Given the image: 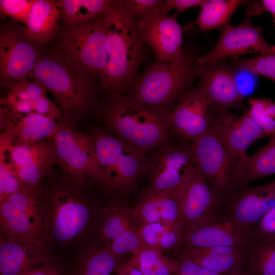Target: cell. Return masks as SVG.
<instances>
[{
  "label": "cell",
  "instance_id": "f35d334b",
  "mask_svg": "<svg viewBox=\"0 0 275 275\" xmlns=\"http://www.w3.org/2000/svg\"><path fill=\"white\" fill-rule=\"evenodd\" d=\"M50 143V141H44L34 144H12L8 149V153L14 169L26 163L45 149Z\"/></svg>",
  "mask_w": 275,
  "mask_h": 275
},
{
  "label": "cell",
  "instance_id": "8fae6325",
  "mask_svg": "<svg viewBox=\"0 0 275 275\" xmlns=\"http://www.w3.org/2000/svg\"><path fill=\"white\" fill-rule=\"evenodd\" d=\"M196 169L193 143L188 145L169 141L148 155V189L157 192L178 187Z\"/></svg>",
  "mask_w": 275,
  "mask_h": 275
},
{
  "label": "cell",
  "instance_id": "2e32d148",
  "mask_svg": "<svg viewBox=\"0 0 275 275\" xmlns=\"http://www.w3.org/2000/svg\"><path fill=\"white\" fill-rule=\"evenodd\" d=\"M263 29L245 18L237 26L226 25L214 47L198 60L201 64L214 63L229 57L248 53L262 55L275 52V45L268 44L262 35Z\"/></svg>",
  "mask_w": 275,
  "mask_h": 275
},
{
  "label": "cell",
  "instance_id": "60d3db41",
  "mask_svg": "<svg viewBox=\"0 0 275 275\" xmlns=\"http://www.w3.org/2000/svg\"><path fill=\"white\" fill-rule=\"evenodd\" d=\"M118 3L134 20L143 18L157 11L161 10L164 1L160 0H122Z\"/></svg>",
  "mask_w": 275,
  "mask_h": 275
},
{
  "label": "cell",
  "instance_id": "9c48e42d",
  "mask_svg": "<svg viewBox=\"0 0 275 275\" xmlns=\"http://www.w3.org/2000/svg\"><path fill=\"white\" fill-rule=\"evenodd\" d=\"M51 143L57 166L67 177L80 183L88 177L105 186L91 134L62 122Z\"/></svg>",
  "mask_w": 275,
  "mask_h": 275
},
{
  "label": "cell",
  "instance_id": "ee69618b",
  "mask_svg": "<svg viewBox=\"0 0 275 275\" xmlns=\"http://www.w3.org/2000/svg\"><path fill=\"white\" fill-rule=\"evenodd\" d=\"M34 113L49 119L62 122V111L46 96L38 98L33 101Z\"/></svg>",
  "mask_w": 275,
  "mask_h": 275
},
{
  "label": "cell",
  "instance_id": "4dcf8cb0",
  "mask_svg": "<svg viewBox=\"0 0 275 275\" xmlns=\"http://www.w3.org/2000/svg\"><path fill=\"white\" fill-rule=\"evenodd\" d=\"M131 208L117 202H112L105 209L100 232V239L107 246L132 224Z\"/></svg>",
  "mask_w": 275,
  "mask_h": 275
},
{
  "label": "cell",
  "instance_id": "836d02e7",
  "mask_svg": "<svg viewBox=\"0 0 275 275\" xmlns=\"http://www.w3.org/2000/svg\"><path fill=\"white\" fill-rule=\"evenodd\" d=\"M247 114L265 133L266 137L275 135V102L264 98H250Z\"/></svg>",
  "mask_w": 275,
  "mask_h": 275
},
{
  "label": "cell",
  "instance_id": "4316f807",
  "mask_svg": "<svg viewBox=\"0 0 275 275\" xmlns=\"http://www.w3.org/2000/svg\"><path fill=\"white\" fill-rule=\"evenodd\" d=\"M243 0H205L195 24L202 32L223 28L240 6L248 4Z\"/></svg>",
  "mask_w": 275,
  "mask_h": 275
},
{
  "label": "cell",
  "instance_id": "7402d4cb",
  "mask_svg": "<svg viewBox=\"0 0 275 275\" xmlns=\"http://www.w3.org/2000/svg\"><path fill=\"white\" fill-rule=\"evenodd\" d=\"M251 247L183 248L180 257L223 275H238L248 264Z\"/></svg>",
  "mask_w": 275,
  "mask_h": 275
},
{
  "label": "cell",
  "instance_id": "d6986e66",
  "mask_svg": "<svg viewBox=\"0 0 275 275\" xmlns=\"http://www.w3.org/2000/svg\"><path fill=\"white\" fill-rule=\"evenodd\" d=\"M212 114L211 127L238 163L247 157V149L254 142L266 137L247 113L242 116L228 112Z\"/></svg>",
  "mask_w": 275,
  "mask_h": 275
},
{
  "label": "cell",
  "instance_id": "1f68e13d",
  "mask_svg": "<svg viewBox=\"0 0 275 275\" xmlns=\"http://www.w3.org/2000/svg\"><path fill=\"white\" fill-rule=\"evenodd\" d=\"M256 275H275V239L255 242L249 258Z\"/></svg>",
  "mask_w": 275,
  "mask_h": 275
},
{
  "label": "cell",
  "instance_id": "7bdbcfd3",
  "mask_svg": "<svg viewBox=\"0 0 275 275\" xmlns=\"http://www.w3.org/2000/svg\"><path fill=\"white\" fill-rule=\"evenodd\" d=\"M167 222L160 221L142 226L139 233L145 246L157 250L164 234Z\"/></svg>",
  "mask_w": 275,
  "mask_h": 275
},
{
  "label": "cell",
  "instance_id": "7c38bea8",
  "mask_svg": "<svg viewBox=\"0 0 275 275\" xmlns=\"http://www.w3.org/2000/svg\"><path fill=\"white\" fill-rule=\"evenodd\" d=\"M193 150L196 168L223 200L230 193L238 162L211 127L193 142Z\"/></svg>",
  "mask_w": 275,
  "mask_h": 275
},
{
  "label": "cell",
  "instance_id": "cb8c5ba5",
  "mask_svg": "<svg viewBox=\"0 0 275 275\" xmlns=\"http://www.w3.org/2000/svg\"><path fill=\"white\" fill-rule=\"evenodd\" d=\"M60 17L56 1L35 0L25 25L27 32L38 43H46L58 32Z\"/></svg>",
  "mask_w": 275,
  "mask_h": 275
},
{
  "label": "cell",
  "instance_id": "d590c367",
  "mask_svg": "<svg viewBox=\"0 0 275 275\" xmlns=\"http://www.w3.org/2000/svg\"><path fill=\"white\" fill-rule=\"evenodd\" d=\"M232 69L233 71H248L256 75L266 77L275 82V52L259 54L251 58H234Z\"/></svg>",
  "mask_w": 275,
  "mask_h": 275
},
{
  "label": "cell",
  "instance_id": "f546056e",
  "mask_svg": "<svg viewBox=\"0 0 275 275\" xmlns=\"http://www.w3.org/2000/svg\"><path fill=\"white\" fill-rule=\"evenodd\" d=\"M112 1L60 0L56 2L64 23L74 24L90 21L103 14Z\"/></svg>",
  "mask_w": 275,
  "mask_h": 275
},
{
  "label": "cell",
  "instance_id": "30bf717a",
  "mask_svg": "<svg viewBox=\"0 0 275 275\" xmlns=\"http://www.w3.org/2000/svg\"><path fill=\"white\" fill-rule=\"evenodd\" d=\"M42 44L33 39L25 26L12 21L0 30V81L8 92L11 86L27 79L42 55Z\"/></svg>",
  "mask_w": 275,
  "mask_h": 275
},
{
  "label": "cell",
  "instance_id": "f907efd6",
  "mask_svg": "<svg viewBox=\"0 0 275 275\" xmlns=\"http://www.w3.org/2000/svg\"><path fill=\"white\" fill-rule=\"evenodd\" d=\"M114 275H144L130 261L119 260L113 271Z\"/></svg>",
  "mask_w": 275,
  "mask_h": 275
},
{
  "label": "cell",
  "instance_id": "d4e9b609",
  "mask_svg": "<svg viewBox=\"0 0 275 275\" xmlns=\"http://www.w3.org/2000/svg\"><path fill=\"white\" fill-rule=\"evenodd\" d=\"M61 123L35 113L26 115L13 123L12 144L51 142Z\"/></svg>",
  "mask_w": 275,
  "mask_h": 275
},
{
  "label": "cell",
  "instance_id": "ffe728a7",
  "mask_svg": "<svg viewBox=\"0 0 275 275\" xmlns=\"http://www.w3.org/2000/svg\"><path fill=\"white\" fill-rule=\"evenodd\" d=\"M48 244L0 237V275H21L54 260Z\"/></svg>",
  "mask_w": 275,
  "mask_h": 275
},
{
  "label": "cell",
  "instance_id": "f5cc1de1",
  "mask_svg": "<svg viewBox=\"0 0 275 275\" xmlns=\"http://www.w3.org/2000/svg\"><path fill=\"white\" fill-rule=\"evenodd\" d=\"M238 275H256L255 270L253 266L249 263L246 269H244Z\"/></svg>",
  "mask_w": 275,
  "mask_h": 275
},
{
  "label": "cell",
  "instance_id": "6da1fadb",
  "mask_svg": "<svg viewBox=\"0 0 275 275\" xmlns=\"http://www.w3.org/2000/svg\"><path fill=\"white\" fill-rule=\"evenodd\" d=\"M108 59L100 85L113 99L132 88L144 54V44L137 34L134 19L113 1L104 13Z\"/></svg>",
  "mask_w": 275,
  "mask_h": 275
},
{
  "label": "cell",
  "instance_id": "d6a6232c",
  "mask_svg": "<svg viewBox=\"0 0 275 275\" xmlns=\"http://www.w3.org/2000/svg\"><path fill=\"white\" fill-rule=\"evenodd\" d=\"M131 218L138 228L162 221L157 192L147 189L135 206L131 208Z\"/></svg>",
  "mask_w": 275,
  "mask_h": 275
},
{
  "label": "cell",
  "instance_id": "7dc6e473",
  "mask_svg": "<svg viewBox=\"0 0 275 275\" xmlns=\"http://www.w3.org/2000/svg\"><path fill=\"white\" fill-rule=\"evenodd\" d=\"M11 86H14L24 91L29 95L31 101L47 96V91L46 89L35 80L29 81L28 79H25L17 82Z\"/></svg>",
  "mask_w": 275,
  "mask_h": 275
},
{
  "label": "cell",
  "instance_id": "7a4b0ae2",
  "mask_svg": "<svg viewBox=\"0 0 275 275\" xmlns=\"http://www.w3.org/2000/svg\"><path fill=\"white\" fill-rule=\"evenodd\" d=\"M172 106H152L123 95L106 103L103 119L113 135L148 155L170 141L167 116Z\"/></svg>",
  "mask_w": 275,
  "mask_h": 275
},
{
  "label": "cell",
  "instance_id": "bcb514c9",
  "mask_svg": "<svg viewBox=\"0 0 275 275\" xmlns=\"http://www.w3.org/2000/svg\"><path fill=\"white\" fill-rule=\"evenodd\" d=\"M180 257L179 267L173 275H223L201 266L186 257Z\"/></svg>",
  "mask_w": 275,
  "mask_h": 275
},
{
  "label": "cell",
  "instance_id": "ac0fdd59",
  "mask_svg": "<svg viewBox=\"0 0 275 275\" xmlns=\"http://www.w3.org/2000/svg\"><path fill=\"white\" fill-rule=\"evenodd\" d=\"M197 77L201 78V86L211 111L215 113L238 108L243 98L237 89L232 68L220 62L199 63Z\"/></svg>",
  "mask_w": 275,
  "mask_h": 275
},
{
  "label": "cell",
  "instance_id": "44dd1931",
  "mask_svg": "<svg viewBox=\"0 0 275 275\" xmlns=\"http://www.w3.org/2000/svg\"><path fill=\"white\" fill-rule=\"evenodd\" d=\"M252 236L219 215L211 216L189 232L183 234L179 245L202 248L214 246L251 247Z\"/></svg>",
  "mask_w": 275,
  "mask_h": 275
},
{
  "label": "cell",
  "instance_id": "277c9868",
  "mask_svg": "<svg viewBox=\"0 0 275 275\" xmlns=\"http://www.w3.org/2000/svg\"><path fill=\"white\" fill-rule=\"evenodd\" d=\"M59 52L69 67L79 75L93 79L102 76L108 59L104 13L90 21L65 24Z\"/></svg>",
  "mask_w": 275,
  "mask_h": 275
},
{
  "label": "cell",
  "instance_id": "74e56055",
  "mask_svg": "<svg viewBox=\"0 0 275 275\" xmlns=\"http://www.w3.org/2000/svg\"><path fill=\"white\" fill-rule=\"evenodd\" d=\"M181 185L175 188L157 191L162 221L179 223L181 198Z\"/></svg>",
  "mask_w": 275,
  "mask_h": 275
},
{
  "label": "cell",
  "instance_id": "3957f363",
  "mask_svg": "<svg viewBox=\"0 0 275 275\" xmlns=\"http://www.w3.org/2000/svg\"><path fill=\"white\" fill-rule=\"evenodd\" d=\"M31 76L60 104L63 123L75 128L76 121L92 106L93 79L76 73L60 52L42 56Z\"/></svg>",
  "mask_w": 275,
  "mask_h": 275
},
{
  "label": "cell",
  "instance_id": "f6af8a7d",
  "mask_svg": "<svg viewBox=\"0 0 275 275\" xmlns=\"http://www.w3.org/2000/svg\"><path fill=\"white\" fill-rule=\"evenodd\" d=\"M235 85L239 94L244 98L255 89V74L245 70L233 71Z\"/></svg>",
  "mask_w": 275,
  "mask_h": 275
},
{
  "label": "cell",
  "instance_id": "5b68a950",
  "mask_svg": "<svg viewBox=\"0 0 275 275\" xmlns=\"http://www.w3.org/2000/svg\"><path fill=\"white\" fill-rule=\"evenodd\" d=\"M91 135L108 190L127 191L147 174V154L103 130Z\"/></svg>",
  "mask_w": 275,
  "mask_h": 275
},
{
  "label": "cell",
  "instance_id": "c3c4849f",
  "mask_svg": "<svg viewBox=\"0 0 275 275\" xmlns=\"http://www.w3.org/2000/svg\"><path fill=\"white\" fill-rule=\"evenodd\" d=\"M21 275H67L65 268L53 260Z\"/></svg>",
  "mask_w": 275,
  "mask_h": 275
},
{
  "label": "cell",
  "instance_id": "8992f818",
  "mask_svg": "<svg viewBox=\"0 0 275 275\" xmlns=\"http://www.w3.org/2000/svg\"><path fill=\"white\" fill-rule=\"evenodd\" d=\"M197 64L188 55L178 64L156 61L136 79L129 96L136 101L152 106H172L197 77Z\"/></svg>",
  "mask_w": 275,
  "mask_h": 275
},
{
  "label": "cell",
  "instance_id": "ab89813d",
  "mask_svg": "<svg viewBox=\"0 0 275 275\" xmlns=\"http://www.w3.org/2000/svg\"><path fill=\"white\" fill-rule=\"evenodd\" d=\"M35 2V0H1V14L26 25Z\"/></svg>",
  "mask_w": 275,
  "mask_h": 275
},
{
  "label": "cell",
  "instance_id": "816d5d0a",
  "mask_svg": "<svg viewBox=\"0 0 275 275\" xmlns=\"http://www.w3.org/2000/svg\"><path fill=\"white\" fill-rule=\"evenodd\" d=\"M261 2L264 12L275 14V0H263Z\"/></svg>",
  "mask_w": 275,
  "mask_h": 275
},
{
  "label": "cell",
  "instance_id": "b9f144b4",
  "mask_svg": "<svg viewBox=\"0 0 275 275\" xmlns=\"http://www.w3.org/2000/svg\"><path fill=\"white\" fill-rule=\"evenodd\" d=\"M254 243L275 239V206L258 222L252 231Z\"/></svg>",
  "mask_w": 275,
  "mask_h": 275
},
{
  "label": "cell",
  "instance_id": "603a6c76",
  "mask_svg": "<svg viewBox=\"0 0 275 275\" xmlns=\"http://www.w3.org/2000/svg\"><path fill=\"white\" fill-rule=\"evenodd\" d=\"M275 174V135L255 154L248 155L238 163L231 186L234 190L254 180Z\"/></svg>",
  "mask_w": 275,
  "mask_h": 275
},
{
  "label": "cell",
  "instance_id": "e0dca14e",
  "mask_svg": "<svg viewBox=\"0 0 275 275\" xmlns=\"http://www.w3.org/2000/svg\"><path fill=\"white\" fill-rule=\"evenodd\" d=\"M181 186L179 223L184 234L211 216L217 214L222 199L212 189L197 168Z\"/></svg>",
  "mask_w": 275,
  "mask_h": 275
},
{
  "label": "cell",
  "instance_id": "f1b7e54d",
  "mask_svg": "<svg viewBox=\"0 0 275 275\" xmlns=\"http://www.w3.org/2000/svg\"><path fill=\"white\" fill-rule=\"evenodd\" d=\"M119 260L105 246H94L78 258L72 275H110Z\"/></svg>",
  "mask_w": 275,
  "mask_h": 275
},
{
  "label": "cell",
  "instance_id": "4fadbf2b",
  "mask_svg": "<svg viewBox=\"0 0 275 275\" xmlns=\"http://www.w3.org/2000/svg\"><path fill=\"white\" fill-rule=\"evenodd\" d=\"M226 198L225 206L217 215L252 236L256 225L275 206V180L258 186L239 188Z\"/></svg>",
  "mask_w": 275,
  "mask_h": 275
},
{
  "label": "cell",
  "instance_id": "9a60e30c",
  "mask_svg": "<svg viewBox=\"0 0 275 275\" xmlns=\"http://www.w3.org/2000/svg\"><path fill=\"white\" fill-rule=\"evenodd\" d=\"M212 114L201 85L188 90L167 116L171 131L183 141L193 142L211 127Z\"/></svg>",
  "mask_w": 275,
  "mask_h": 275
},
{
  "label": "cell",
  "instance_id": "5bb4252c",
  "mask_svg": "<svg viewBox=\"0 0 275 275\" xmlns=\"http://www.w3.org/2000/svg\"><path fill=\"white\" fill-rule=\"evenodd\" d=\"M179 14L171 16L157 11L134 20L137 34L144 44L149 46L156 61L178 64L186 57L182 47V30L176 20Z\"/></svg>",
  "mask_w": 275,
  "mask_h": 275
},
{
  "label": "cell",
  "instance_id": "e575fe53",
  "mask_svg": "<svg viewBox=\"0 0 275 275\" xmlns=\"http://www.w3.org/2000/svg\"><path fill=\"white\" fill-rule=\"evenodd\" d=\"M9 145L0 143V203L20 191L21 185L10 160Z\"/></svg>",
  "mask_w": 275,
  "mask_h": 275
},
{
  "label": "cell",
  "instance_id": "681fc988",
  "mask_svg": "<svg viewBox=\"0 0 275 275\" xmlns=\"http://www.w3.org/2000/svg\"><path fill=\"white\" fill-rule=\"evenodd\" d=\"M205 0H166L160 11L167 13L169 11L176 9L179 14L186 9L194 7L201 6Z\"/></svg>",
  "mask_w": 275,
  "mask_h": 275
},
{
  "label": "cell",
  "instance_id": "83f0119b",
  "mask_svg": "<svg viewBox=\"0 0 275 275\" xmlns=\"http://www.w3.org/2000/svg\"><path fill=\"white\" fill-rule=\"evenodd\" d=\"M130 260L144 275H173L180 264V260L146 246L133 253Z\"/></svg>",
  "mask_w": 275,
  "mask_h": 275
},
{
  "label": "cell",
  "instance_id": "484cf974",
  "mask_svg": "<svg viewBox=\"0 0 275 275\" xmlns=\"http://www.w3.org/2000/svg\"><path fill=\"white\" fill-rule=\"evenodd\" d=\"M57 162L52 143L43 151L32 157L21 167L14 169L21 185V189L34 190L42 187L41 181L50 175L52 167Z\"/></svg>",
  "mask_w": 275,
  "mask_h": 275
},
{
  "label": "cell",
  "instance_id": "ba28073f",
  "mask_svg": "<svg viewBox=\"0 0 275 275\" xmlns=\"http://www.w3.org/2000/svg\"><path fill=\"white\" fill-rule=\"evenodd\" d=\"M1 234L49 244L44 190L21 189L0 203Z\"/></svg>",
  "mask_w": 275,
  "mask_h": 275
},
{
  "label": "cell",
  "instance_id": "8d00e7d4",
  "mask_svg": "<svg viewBox=\"0 0 275 275\" xmlns=\"http://www.w3.org/2000/svg\"><path fill=\"white\" fill-rule=\"evenodd\" d=\"M116 257L120 260L124 255L132 254L141 248L145 246L141 237L139 228L133 223L117 237L107 246Z\"/></svg>",
  "mask_w": 275,
  "mask_h": 275
},
{
  "label": "cell",
  "instance_id": "db71d44e",
  "mask_svg": "<svg viewBox=\"0 0 275 275\" xmlns=\"http://www.w3.org/2000/svg\"><path fill=\"white\" fill-rule=\"evenodd\" d=\"M274 18V22H275V14L273 15Z\"/></svg>",
  "mask_w": 275,
  "mask_h": 275
},
{
  "label": "cell",
  "instance_id": "52a82bcc",
  "mask_svg": "<svg viewBox=\"0 0 275 275\" xmlns=\"http://www.w3.org/2000/svg\"><path fill=\"white\" fill-rule=\"evenodd\" d=\"M73 184L55 186L44 200L48 242L65 244L81 236L89 225L91 209L79 188Z\"/></svg>",
  "mask_w": 275,
  "mask_h": 275
}]
</instances>
